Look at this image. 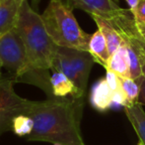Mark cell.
<instances>
[{
    "label": "cell",
    "mask_w": 145,
    "mask_h": 145,
    "mask_svg": "<svg viewBox=\"0 0 145 145\" xmlns=\"http://www.w3.org/2000/svg\"><path fill=\"white\" fill-rule=\"evenodd\" d=\"M83 99H46L34 101L27 115L34 121L28 141L48 142L54 145H85L81 134Z\"/></svg>",
    "instance_id": "cell-1"
},
{
    "label": "cell",
    "mask_w": 145,
    "mask_h": 145,
    "mask_svg": "<svg viewBox=\"0 0 145 145\" xmlns=\"http://www.w3.org/2000/svg\"><path fill=\"white\" fill-rule=\"evenodd\" d=\"M15 31L22 39L31 66L52 70L56 46L44 25L42 16L31 6L29 0L22 3Z\"/></svg>",
    "instance_id": "cell-2"
},
{
    "label": "cell",
    "mask_w": 145,
    "mask_h": 145,
    "mask_svg": "<svg viewBox=\"0 0 145 145\" xmlns=\"http://www.w3.org/2000/svg\"><path fill=\"white\" fill-rule=\"evenodd\" d=\"M40 16L46 32L56 46L88 52L91 34L83 31L72 10L61 0H50Z\"/></svg>",
    "instance_id": "cell-3"
},
{
    "label": "cell",
    "mask_w": 145,
    "mask_h": 145,
    "mask_svg": "<svg viewBox=\"0 0 145 145\" xmlns=\"http://www.w3.org/2000/svg\"><path fill=\"white\" fill-rule=\"evenodd\" d=\"M109 21L126 45L131 79L138 83L145 79V26L134 19L129 9H122Z\"/></svg>",
    "instance_id": "cell-4"
},
{
    "label": "cell",
    "mask_w": 145,
    "mask_h": 145,
    "mask_svg": "<svg viewBox=\"0 0 145 145\" xmlns=\"http://www.w3.org/2000/svg\"><path fill=\"white\" fill-rule=\"evenodd\" d=\"M95 63L89 52L57 46L52 70L64 73L75 85L80 97H84L90 72Z\"/></svg>",
    "instance_id": "cell-5"
},
{
    "label": "cell",
    "mask_w": 145,
    "mask_h": 145,
    "mask_svg": "<svg viewBox=\"0 0 145 145\" xmlns=\"http://www.w3.org/2000/svg\"><path fill=\"white\" fill-rule=\"evenodd\" d=\"M0 63L15 83H19L34 68L29 62L23 41L15 29L0 36Z\"/></svg>",
    "instance_id": "cell-6"
},
{
    "label": "cell",
    "mask_w": 145,
    "mask_h": 145,
    "mask_svg": "<svg viewBox=\"0 0 145 145\" xmlns=\"http://www.w3.org/2000/svg\"><path fill=\"white\" fill-rule=\"evenodd\" d=\"M12 79H0V135L12 131V122L16 116L27 114L32 101L20 97L14 91Z\"/></svg>",
    "instance_id": "cell-7"
},
{
    "label": "cell",
    "mask_w": 145,
    "mask_h": 145,
    "mask_svg": "<svg viewBox=\"0 0 145 145\" xmlns=\"http://www.w3.org/2000/svg\"><path fill=\"white\" fill-rule=\"evenodd\" d=\"M71 10L80 9L90 16H98L103 19L111 20L123 8L116 4V0H61Z\"/></svg>",
    "instance_id": "cell-8"
},
{
    "label": "cell",
    "mask_w": 145,
    "mask_h": 145,
    "mask_svg": "<svg viewBox=\"0 0 145 145\" xmlns=\"http://www.w3.org/2000/svg\"><path fill=\"white\" fill-rule=\"evenodd\" d=\"M90 103L96 110L105 112L114 105L113 91L110 89L106 77H103L94 85L90 93Z\"/></svg>",
    "instance_id": "cell-9"
},
{
    "label": "cell",
    "mask_w": 145,
    "mask_h": 145,
    "mask_svg": "<svg viewBox=\"0 0 145 145\" xmlns=\"http://www.w3.org/2000/svg\"><path fill=\"white\" fill-rule=\"evenodd\" d=\"M23 2L21 0H0V34L15 29Z\"/></svg>",
    "instance_id": "cell-10"
},
{
    "label": "cell",
    "mask_w": 145,
    "mask_h": 145,
    "mask_svg": "<svg viewBox=\"0 0 145 145\" xmlns=\"http://www.w3.org/2000/svg\"><path fill=\"white\" fill-rule=\"evenodd\" d=\"M50 85L54 97L64 99V97H73V99H83L80 97L75 85L69 79L64 73L60 72H54L50 77Z\"/></svg>",
    "instance_id": "cell-11"
},
{
    "label": "cell",
    "mask_w": 145,
    "mask_h": 145,
    "mask_svg": "<svg viewBox=\"0 0 145 145\" xmlns=\"http://www.w3.org/2000/svg\"><path fill=\"white\" fill-rule=\"evenodd\" d=\"M88 52L93 56L96 63L102 65L105 69L107 68L111 55L109 52L107 40L101 30L98 29L95 33L91 35L89 46H88Z\"/></svg>",
    "instance_id": "cell-12"
},
{
    "label": "cell",
    "mask_w": 145,
    "mask_h": 145,
    "mask_svg": "<svg viewBox=\"0 0 145 145\" xmlns=\"http://www.w3.org/2000/svg\"><path fill=\"white\" fill-rule=\"evenodd\" d=\"M105 70L112 71L120 77H131L129 54L124 42L111 56L108 67Z\"/></svg>",
    "instance_id": "cell-13"
},
{
    "label": "cell",
    "mask_w": 145,
    "mask_h": 145,
    "mask_svg": "<svg viewBox=\"0 0 145 145\" xmlns=\"http://www.w3.org/2000/svg\"><path fill=\"white\" fill-rule=\"evenodd\" d=\"M92 19L95 21L96 25H97L98 29L101 30V32L103 33V35L105 36L106 40L108 43V47H109V52L110 55H113L114 53L121 46V44L123 43L122 38L120 37V34L118 33V31L115 29L112 23L109 20L103 19L101 17L98 16H91Z\"/></svg>",
    "instance_id": "cell-14"
},
{
    "label": "cell",
    "mask_w": 145,
    "mask_h": 145,
    "mask_svg": "<svg viewBox=\"0 0 145 145\" xmlns=\"http://www.w3.org/2000/svg\"><path fill=\"white\" fill-rule=\"evenodd\" d=\"M124 112L137 134L139 141L145 144V112L142 105L135 103L130 107H124Z\"/></svg>",
    "instance_id": "cell-15"
},
{
    "label": "cell",
    "mask_w": 145,
    "mask_h": 145,
    "mask_svg": "<svg viewBox=\"0 0 145 145\" xmlns=\"http://www.w3.org/2000/svg\"><path fill=\"white\" fill-rule=\"evenodd\" d=\"M34 128V121L27 114H20L12 122V131L18 136H29Z\"/></svg>",
    "instance_id": "cell-16"
},
{
    "label": "cell",
    "mask_w": 145,
    "mask_h": 145,
    "mask_svg": "<svg viewBox=\"0 0 145 145\" xmlns=\"http://www.w3.org/2000/svg\"><path fill=\"white\" fill-rule=\"evenodd\" d=\"M121 87L127 99V107L138 103V97L140 93V87L137 81L131 77H120Z\"/></svg>",
    "instance_id": "cell-17"
},
{
    "label": "cell",
    "mask_w": 145,
    "mask_h": 145,
    "mask_svg": "<svg viewBox=\"0 0 145 145\" xmlns=\"http://www.w3.org/2000/svg\"><path fill=\"white\" fill-rule=\"evenodd\" d=\"M131 13L136 21L145 26V0H139L135 9Z\"/></svg>",
    "instance_id": "cell-18"
},
{
    "label": "cell",
    "mask_w": 145,
    "mask_h": 145,
    "mask_svg": "<svg viewBox=\"0 0 145 145\" xmlns=\"http://www.w3.org/2000/svg\"><path fill=\"white\" fill-rule=\"evenodd\" d=\"M138 85L140 87V93L138 97V103L140 105H145V79L138 81Z\"/></svg>",
    "instance_id": "cell-19"
},
{
    "label": "cell",
    "mask_w": 145,
    "mask_h": 145,
    "mask_svg": "<svg viewBox=\"0 0 145 145\" xmlns=\"http://www.w3.org/2000/svg\"><path fill=\"white\" fill-rule=\"evenodd\" d=\"M138 1H139V0H125V2L127 3V5H128V9H129L131 12L135 9Z\"/></svg>",
    "instance_id": "cell-20"
},
{
    "label": "cell",
    "mask_w": 145,
    "mask_h": 145,
    "mask_svg": "<svg viewBox=\"0 0 145 145\" xmlns=\"http://www.w3.org/2000/svg\"><path fill=\"white\" fill-rule=\"evenodd\" d=\"M40 3V0H31V6H32L35 10H36V8L39 7Z\"/></svg>",
    "instance_id": "cell-21"
},
{
    "label": "cell",
    "mask_w": 145,
    "mask_h": 145,
    "mask_svg": "<svg viewBox=\"0 0 145 145\" xmlns=\"http://www.w3.org/2000/svg\"><path fill=\"white\" fill-rule=\"evenodd\" d=\"M1 69H2V66H1V63H0V79H1Z\"/></svg>",
    "instance_id": "cell-22"
},
{
    "label": "cell",
    "mask_w": 145,
    "mask_h": 145,
    "mask_svg": "<svg viewBox=\"0 0 145 145\" xmlns=\"http://www.w3.org/2000/svg\"><path fill=\"white\" fill-rule=\"evenodd\" d=\"M137 145H145V144H143L142 142H140V141H138V144Z\"/></svg>",
    "instance_id": "cell-23"
},
{
    "label": "cell",
    "mask_w": 145,
    "mask_h": 145,
    "mask_svg": "<svg viewBox=\"0 0 145 145\" xmlns=\"http://www.w3.org/2000/svg\"><path fill=\"white\" fill-rule=\"evenodd\" d=\"M21 1H25V0H21Z\"/></svg>",
    "instance_id": "cell-24"
},
{
    "label": "cell",
    "mask_w": 145,
    "mask_h": 145,
    "mask_svg": "<svg viewBox=\"0 0 145 145\" xmlns=\"http://www.w3.org/2000/svg\"><path fill=\"white\" fill-rule=\"evenodd\" d=\"M1 35H2V34H0V36H1Z\"/></svg>",
    "instance_id": "cell-25"
}]
</instances>
